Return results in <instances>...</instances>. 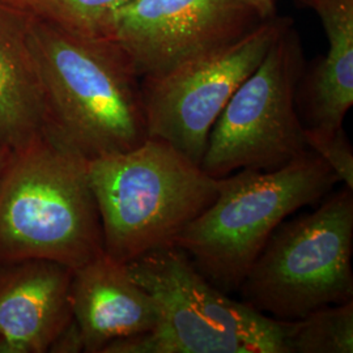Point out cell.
Masks as SVG:
<instances>
[{"instance_id": "6", "label": "cell", "mask_w": 353, "mask_h": 353, "mask_svg": "<svg viewBox=\"0 0 353 353\" xmlns=\"http://www.w3.org/2000/svg\"><path fill=\"white\" fill-rule=\"evenodd\" d=\"M353 190L281 223L242 280L241 301L278 321L353 300Z\"/></svg>"}, {"instance_id": "13", "label": "cell", "mask_w": 353, "mask_h": 353, "mask_svg": "<svg viewBox=\"0 0 353 353\" xmlns=\"http://www.w3.org/2000/svg\"><path fill=\"white\" fill-rule=\"evenodd\" d=\"M46 130L28 16L0 0V140L20 148Z\"/></svg>"}, {"instance_id": "11", "label": "cell", "mask_w": 353, "mask_h": 353, "mask_svg": "<svg viewBox=\"0 0 353 353\" xmlns=\"http://www.w3.org/2000/svg\"><path fill=\"white\" fill-rule=\"evenodd\" d=\"M71 309L84 352L101 353L112 341L154 327L157 307L127 265L103 252L74 270Z\"/></svg>"}, {"instance_id": "2", "label": "cell", "mask_w": 353, "mask_h": 353, "mask_svg": "<svg viewBox=\"0 0 353 353\" xmlns=\"http://www.w3.org/2000/svg\"><path fill=\"white\" fill-rule=\"evenodd\" d=\"M102 252L88 159L48 130L11 150L0 174V263L46 259L75 270Z\"/></svg>"}, {"instance_id": "9", "label": "cell", "mask_w": 353, "mask_h": 353, "mask_svg": "<svg viewBox=\"0 0 353 353\" xmlns=\"http://www.w3.org/2000/svg\"><path fill=\"white\" fill-rule=\"evenodd\" d=\"M276 16V0H132L115 13L109 39L141 77L239 42Z\"/></svg>"}, {"instance_id": "16", "label": "cell", "mask_w": 353, "mask_h": 353, "mask_svg": "<svg viewBox=\"0 0 353 353\" xmlns=\"http://www.w3.org/2000/svg\"><path fill=\"white\" fill-rule=\"evenodd\" d=\"M307 148L321 157L339 181L353 190V150L344 128L331 134L312 132L303 128Z\"/></svg>"}, {"instance_id": "7", "label": "cell", "mask_w": 353, "mask_h": 353, "mask_svg": "<svg viewBox=\"0 0 353 353\" xmlns=\"http://www.w3.org/2000/svg\"><path fill=\"white\" fill-rule=\"evenodd\" d=\"M290 20L217 118L201 168L214 178L241 169L274 170L309 151L296 106L305 68Z\"/></svg>"}, {"instance_id": "10", "label": "cell", "mask_w": 353, "mask_h": 353, "mask_svg": "<svg viewBox=\"0 0 353 353\" xmlns=\"http://www.w3.org/2000/svg\"><path fill=\"white\" fill-rule=\"evenodd\" d=\"M74 270L46 259L0 263V338L16 353H48L72 318Z\"/></svg>"}, {"instance_id": "18", "label": "cell", "mask_w": 353, "mask_h": 353, "mask_svg": "<svg viewBox=\"0 0 353 353\" xmlns=\"http://www.w3.org/2000/svg\"><path fill=\"white\" fill-rule=\"evenodd\" d=\"M10 153H11V148L8 145H6L1 140H0V174L4 169V166L7 164V160L10 157Z\"/></svg>"}, {"instance_id": "1", "label": "cell", "mask_w": 353, "mask_h": 353, "mask_svg": "<svg viewBox=\"0 0 353 353\" xmlns=\"http://www.w3.org/2000/svg\"><path fill=\"white\" fill-rule=\"evenodd\" d=\"M28 20L48 131L88 160L148 138L140 76L117 42Z\"/></svg>"}, {"instance_id": "8", "label": "cell", "mask_w": 353, "mask_h": 353, "mask_svg": "<svg viewBox=\"0 0 353 353\" xmlns=\"http://www.w3.org/2000/svg\"><path fill=\"white\" fill-rule=\"evenodd\" d=\"M290 21L276 14L233 45L141 77L148 138L164 140L201 165L217 118Z\"/></svg>"}, {"instance_id": "15", "label": "cell", "mask_w": 353, "mask_h": 353, "mask_svg": "<svg viewBox=\"0 0 353 353\" xmlns=\"http://www.w3.org/2000/svg\"><path fill=\"white\" fill-rule=\"evenodd\" d=\"M28 17L87 37L109 38L115 13L132 0H3Z\"/></svg>"}, {"instance_id": "12", "label": "cell", "mask_w": 353, "mask_h": 353, "mask_svg": "<svg viewBox=\"0 0 353 353\" xmlns=\"http://www.w3.org/2000/svg\"><path fill=\"white\" fill-rule=\"evenodd\" d=\"M316 13L328 49L303 68L296 106L303 128L330 134L343 127L353 105V0H294Z\"/></svg>"}, {"instance_id": "4", "label": "cell", "mask_w": 353, "mask_h": 353, "mask_svg": "<svg viewBox=\"0 0 353 353\" xmlns=\"http://www.w3.org/2000/svg\"><path fill=\"white\" fill-rule=\"evenodd\" d=\"M339 182L310 150L274 170L241 169L220 178L217 198L181 233L176 246L219 290L237 292L276 228L321 202Z\"/></svg>"}, {"instance_id": "5", "label": "cell", "mask_w": 353, "mask_h": 353, "mask_svg": "<svg viewBox=\"0 0 353 353\" xmlns=\"http://www.w3.org/2000/svg\"><path fill=\"white\" fill-rule=\"evenodd\" d=\"M157 307L154 327L112 341L101 353H288L284 322L219 290L176 246L127 263Z\"/></svg>"}, {"instance_id": "3", "label": "cell", "mask_w": 353, "mask_h": 353, "mask_svg": "<svg viewBox=\"0 0 353 353\" xmlns=\"http://www.w3.org/2000/svg\"><path fill=\"white\" fill-rule=\"evenodd\" d=\"M101 220L103 252L127 265L176 246L190 224L217 198L220 178L207 174L164 140L88 160Z\"/></svg>"}, {"instance_id": "14", "label": "cell", "mask_w": 353, "mask_h": 353, "mask_svg": "<svg viewBox=\"0 0 353 353\" xmlns=\"http://www.w3.org/2000/svg\"><path fill=\"white\" fill-rule=\"evenodd\" d=\"M283 322L288 353L353 352V300Z\"/></svg>"}, {"instance_id": "17", "label": "cell", "mask_w": 353, "mask_h": 353, "mask_svg": "<svg viewBox=\"0 0 353 353\" xmlns=\"http://www.w3.org/2000/svg\"><path fill=\"white\" fill-rule=\"evenodd\" d=\"M52 353H79L84 352L83 341L79 327L72 319L71 323L64 328L63 332L55 339L51 345Z\"/></svg>"}]
</instances>
